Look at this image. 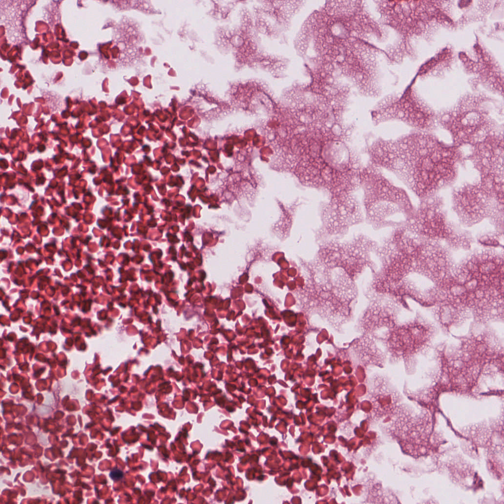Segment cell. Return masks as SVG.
<instances>
[{
  "label": "cell",
  "mask_w": 504,
  "mask_h": 504,
  "mask_svg": "<svg viewBox=\"0 0 504 504\" xmlns=\"http://www.w3.org/2000/svg\"><path fill=\"white\" fill-rule=\"evenodd\" d=\"M503 254L480 250L454 266L452 275L477 303L503 299Z\"/></svg>",
  "instance_id": "cell-5"
},
{
  "label": "cell",
  "mask_w": 504,
  "mask_h": 504,
  "mask_svg": "<svg viewBox=\"0 0 504 504\" xmlns=\"http://www.w3.org/2000/svg\"><path fill=\"white\" fill-rule=\"evenodd\" d=\"M359 184L363 189L364 204L370 218L399 212H405L409 216L413 213V207L405 190L395 186L372 164L362 168Z\"/></svg>",
  "instance_id": "cell-7"
},
{
  "label": "cell",
  "mask_w": 504,
  "mask_h": 504,
  "mask_svg": "<svg viewBox=\"0 0 504 504\" xmlns=\"http://www.w3.org/2000/svg\"><path fill=\"white\" fill-rule=\"evenodd\" d=\"M383 35L364 1L328 0L306 21L301 49L312 50L315 66L346 78L361 94L378 97L380 49L373 41Z\"/></svg>",
  "instance_id": "cell-1"
},
{
  "label": "cell",
  "mask_w": 504,
  "mask_h": 504,
  "mask_svg": "<svg viewBox=\"0 0 504 504\" xmlns=\"http://www.w3.org/2000/svg\"><path fill=\"white\" fill-rule=\"evenodd\" d=\"M504 175H480V179L454 189L453 209L466 226L491 219L498 228L503 226Z\"/></svg>",
  "instance_id": "cell-4"
},
{
  "label": "cell",
  "mask_w": 504,
  "mask_h": 504,
  "mask_svg": "<svg viewBox=\"0 0 504 504\" xmlns=\"http://www.w3.org/2000/svg\"><path fill=\"white\" fill-rule=\"evenodd\" d=\"M359 360L364 364L381 366L385 354L378 346L369 339L362 336L353 345Z\"/></svg>",
  "instance_id": "cell-15"
},
{
  "label": "cell",
  "mask_w": 504,
  "mask_h": 504,
  "mask_svg": "<svg viewBox=\"0 0 504 504\" xmlns=\"http://www.w3.org/2000/svg\"><path fill=\"white\" fill-rule=\"evenodd\" d=\"M122 24V34L119 41L122 44V57L129 56L130 62H132L139 54V45L143 37L136 23L126 20H123Z\"/></svg>",
  "instance_id": "cell-14"
},
{
  "label": "cell",
  "mask_w": 504,
  "mask_h": 504,
  "mask_svg": "<svg viewBox=\"0 0 504 504\" xmlns=\"http://www.w3.org/2000/svg\"><path fill=\"white\" fill-rule=\"evenodd\" d=\"M441 197L437 194L421 199L417 210L409 217L408 230L423 238L448 241L454 233L447 223Z\"/></svg>",
  "instance_id": "cell-9"
},
{
  "label": "cell",
  "mask_w": 504,
  "mask_h": 504,
  "mask_svg": "<svg viewBox=\"0 0 504 504\" xmlns=\"http://www.w3.org/2000/svg\"><path fill=\"white\" fill-rule=\"evenodd\" d=\"M476 60H472L465 54L460 53V58L466 69L475 74L488 88L503 94V73L493 56L479 43L474 47Z\"/></svg>",
  "instance_id": "cell-12"
},
{
  "label": "cell",
  "mask_w": 504,
  "mask_h": 504,
  "mask_svg": "<svg viewBox=\"0 0 504 504\" xmlns=\"http://www.w3.org/2000/svg\"><path fill=\"white\" fill-rule=\"evenodd\" d=\"M381 23L404 37L426 32L433 23L449 26L443 1H375Z\"/></svg>",
  "instance_id": "cell-6"
},
{
  "label": "cell",
  "mask_w": 504,
  "mask_h": 504,
  "mask_svg": "<svg viewBox=\"0 0 504 504\" xmlns=\"http://www.w3.org/2000/svg\"><path fill=\"white\" fill-rule=\"evenodd\" d=\"M472 147L466 159L472 162L480 175H504L503 130L491 133Z\"/></svg>",
  "instance_id": "cell-11"
},
{
  "label": "cell",
  "mask_w": 504,
  "mask_h": 504,
  "mask_svg": "<svg viewBox=\"0 0 504 504\" xmlns=\"http://www.w3.org/2000/svg\"><path fill=\"white\" fill-rule=\"evenodd\" d=\"M420 241L413 271L429 278L436 286L452 276L454 266L447 250L438 240Z\"/></svg>",
  "instance_id": "cell-10"
},
{
  "label": "cell",
  "mask_w": 504,
  "mask_h": 504,
  "mask_svg": "<svg viewBox=\"0 0 504 504\" xmlns=\"http://www.w3.org/2000/svg\"><path fill=\"white\" fill-rule=\"evenodd\" d=\"M375 125L399 120L416 130L430 132L438 124L434 111L409 88L401 94H392L381 99L372 110Z\"/></svg>",
  "instance_id": "cell-8"
},
{
  "label": "cell",
  "mask_w": 504,
  "mask_h": 504,
  "mask_svg": "<svg viewBox=\"0 0 504 504\" xmlns=\"http://www.w3.org/2000/svg\"><path fill=\"white\" fill-rule=\"evenodd\" d=\"M363 335L368 338L378 346L383 343L385 347L390 332L395 327L392 313L378 303L370 305L365 311L360 322Z\"/></svg>",
  "instance_id": "cell-13"
},
{
  "label": "cell",
  "mask_w": 504,
  "mask_h": 504,
  "mask_svg": "<svg viewBox=\"0 0 504 504\" xmlns=\"http://www.w3.org/2000/svg\"><path fill=\"white\" fill-rule=\"evenodd\" d=\"M366 153L370 163L394 173L421 199L451 185L465 160L460 147L416 130L396 139L377 138Z\"/></svg>",
  "instance_id": "cell-2"
},
{
  "label": "cell",
  "mask_w": 504,
  "mask_h": 504,
  "mask_svg": "<svg viewBox=\"0 0 504 504\" xmlns=\"http://www.w3.org/2000/svg\"><path fill=\"white\" fill-rule=\"evenodd\" d=\"M110 477L114 481H119L124 477L123 472L118 469H114L109 473Z\"/></svg>",
  "instance_id": "cell-16"
},
{
  "label": "cell",
  "mask_w": 504,
  "mask_h": 504,
  "mask_svg": "<svg viewBox=\"0 0 504 504\" xmlns=\"http://www.w3.org/2000/svg\"><path fill=\"white\" fill-rule=\"evenodd\" d=\"M491 102L480 94L465 95L453 106L437 114L438 124L449 132L453 145L472 146L491 133L503 130L488 108Z\"/></svg>",
  "instance_id": "cell-3"
}]
</instances>
